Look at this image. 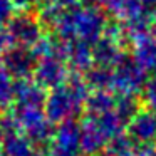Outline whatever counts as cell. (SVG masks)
I'll return each instance as SVG.
<instances>
[{
	"mask_svg": "<svg viewBox=\"0 0 156 156\" xmlns=\"http://www.w3.org/2000/svg\"><path fill=\"white\" fill-rule=\"evenodd\" d=\"M79 108V94L77 87L72 86L69 91H57L49 101V116L54 119H61L66 114H71Z\"/></svg>",
	"mask_w": 156,
	"mask_h": 156,
	"instance_id": "cell-1",
	"label": "cell"
},
{
	"mask_svg": "<svg viewBox=\"0 0 156 156\" xmlns=\"http://www.w3.org/2000/svg\"><path fill=\"white\" fill-rule=\"evenodd\" d=\"M116 81H118L121 91L129 92L139 87V84L143 82V74L139 71V67H136L134 64L122 62L118 71V76H116Z\"/></svg>",
	"mask_w": 156,
	"mask_h": 156,
	"instance_id": "cell-2",
	"label": "cell"
},
{
	"mask_svg": "<svg viewBox=\"0 0 156 156\" xmlns=\"http://www.w3.org/2000/svg\"><path fill=\"white\" fill-rule=\"evenodd\" d=\"M10 30H12V35L19 37L20 41L24 42H32L35 37H37V24H35L32 19L29 17H19L12 22L10 25Z\"/></svg>",
	"mask_w": 156,
	"mask_h": 156,
	"instance_id": "cell-3",
	"label": "cell"
},
{
	"mask_svg": "<svg viewBox=\"0 0 156 156\" xmlns=\"http://www.w3.org/2000/svg\"><path fill=\"white\" fill-rule=\"evenodd\" d=\"M37 77H39V81H41L42 84H47V86L59 84V82L62 81V69L55 61L47 59V61L39 67Z\"/></svg>",
	"mask_w": 156,
	"mask_h": 156,
	"instance_id": "cell-4",
	"label": "cell"
},
{
	"mask_svg": "<svg viewBox=\"0 0 156 156\" xmlns=\"http://www.w3.org/2000/svg\"><path fill=\"white\" fill-rule=\"evenodd\" d=\"M131 131L139 139H149L156 134V121L151 116H139L131 126Z\"/></svg>",
	"mask_w": 156,
	"mask_h": 156,
	"instance_id": "cell-5",
	"label": "cell"
},
{
	"mask_svg": "<svg viewBox=\"0 0 156 156\" xmlns=\"http://www.w3.org/2000/svg\"><path fill=\"white\" fill-rule=\"evenodd\" d=\"M30 64H32L30 57L27 54H24L22 51H14L9 55V67L15 74H25L30 69Z\"/></svg>",
	"mask_w": 156,
	"mask_h": 156,
	"instance_id": "cell-6",
	"label": "cell"
},
{
	"mask_svg": "<svg viewBox=\"0 0 156 156\" xmlns=\"http://www.w3.org/2000/svg\"><path fill=\"white\" fill-rule=\"evenodd\" d=\"M139 61L146 69L156 71V42H148L139 51Z\"/></svg>",
	"mask_w": 156,
	"mask_h": 156,
	"instance_id": "cell-7",
	"label": "cell"
},
{
	"mask_svg": "<svg viewBox=\"0 0 156 156\" xmlns=\"http://www.w3.org/2000/svg\"><path fill=\"white\" fill-rule=\"evenodd\" d=\"M96 138L106 139V133L99 131L96 126H92L91 129H89V128L86 129V133H84V144H86V148L91 149V151H94V149L101 148L102 143H104V141H101V139H96Z\"/></svg>",
	"mask_w": 156,
	"mask_h": 156,
	"instance_id": "cell-8",
	"label": "cell"
},
{
	"mask_svg": "<svg viewBox=\"0 0 156 156\" xmlns=\"http://www.w3.org/2000/svg\"><path fill=\"white\" fill-rule=\"evenodd\" d=\"M19 96H20L22 101H24V99L30 101V106H35L42 101V92L37 86H25V87L19 92Z\"/></svg>",
	"mask_w": 156,
	"mask_h": 156,
	"instance_id": "cell-9",
	"label": "cell"
},
{
	"mask_svg": "<svg viewBox=\"0 0 156 156\" xmlns=\"http://www.w3.org/2000/svg\"><path fill=\"white\" fill-rule=\"evenodd\" d=\"M9 12H10L9 0H0V22L4 20V19L9 17Z\"/></svg>",
	"mask_w": 156,
	"mask_h": 156,
	"instance_id": "cell-10",
	"label": "cell"
},
{
	"mask_svg": "<svg viewBox=\"0 0 156 156\" xmlns=\"http://www.w3.org/2000/svg\"><path fill=\"white\" fill-rule=\"evenodd\" d=\"M148 101L156 108V84H149L148 87Z\"/></svg>",
	"mask_w": 156,
	"mask_h": 156,
	"instance_id": "cell-11",
	"label": "cell"
},
{
	"mask_svg": "<svg viewBox=\"0 0 156 156\" xmlns=\"http://www.w3.org/2000/svg\"><path fill=\"white\" fill-rule=\"evenodd\" d=\"M17 2H24V4H30V2H35V0H17Z\"/></svg>",
	"mask_w": 156,
	"mask_h": 156,
	"instance_id": "cell-12",
	"label": "cell"
},
{
	"mask_svg": "<svg viewBox=\"0 0 156 156\" xmlns=\"http://www.w3.org/2000/svg\"><path fill=\"white\" fill-rule=\"evenodd\" d=\"M101 2H104V4H109V2H112V0H101Z\"/></svg>",
	"mask_w": 156,
	"mask_h": 156,
	"instance_id": "cell-13",
	"label": "cell"
}]
</instances>
